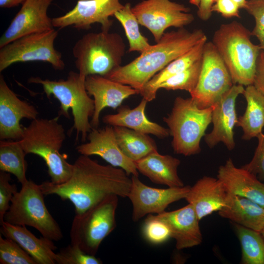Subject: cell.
I'll list each match as a JSON object with an SVG mask.
<instances>
[{"label": "cell", "mask_w": 264, "mask_h": 264, "mask_svg": "<svg viewBox=\"0 0 264 264\" xmlns=\"http://www.w3.org/2000/svg\"><path fill=\"white\" fill-rule=\"evenodd\" d=\"M212 107L200 108L191 97L176 98L171 112L163 118L173 137L175 153L188 156L200 153L201 139L212 122Z\"/></svg>", "instance_id": "7"}, {"label": "cell", "mask_w": 264, "mask_h": 264, "mask_svg": "<svg viewBox=\"0 0 264 264\" xmlns=\"http://www.w3.org/2000/svg\"><path fill=\"white\" fill-rule=\"evenodd\" d=\"M44 196L40 185L28 180L14 195L10 207L4 215V221L34 227L43 237L58 241L62 239L63 233L46 208Z\"/></svg>", "instance_id": "8"}, {"label": "cell", "mask_w": 264, "mask_h": 264, "mask_svg": "<svg viewBox=\"0 0 264 264\" xmlns=\"http://www.w3.org/2000/svg\"><path fill=\"white\" fill-rule=\"evenodd\" d=\"M260 233H261L263 238L264 239V227H263Z\"/></svg>", "instance_id": "45"}, {"label": "cell", "mask_w": 264, "mask_h": 264, "mask_svg": "<svg viewBox=\"0 0 264 264\" xmlns=\"http://www.w3.org/2000/svg\"><path fill=\"white\" fill-rule=\"evenodd\" d=\"M58 264H101L100 259L88 254L76 245L70 244L56 254Z\"/></svg>", "instance_id": "36"}, {"label": "cell", "mask_w": 264, "mask_h": 264, "mask_svg": "<svg viewBox=\"0 0 264 264\" xmlns=\"http://www.w3.org/2000/svg\"><path fill=\"white\" fill-rule=\"evenodd\" d=\"M26 154L19 140H0V170L14 175L22 185L28 181Z\"/></svg>", "instance_id": "30"}, {"label": "cell", "mask_w": 264, "mask_h": 264, "mask_svg": "<svg viewBox=\"0 0 264 264\" xmlns=\"http://www.w3.org/2000/svg\"><path fill=\"white\" fill-rule=\"evenodd\" d=\"M240 241L242 264H264V239L260 232L234 223Z\"/></svg>", "instance_id": "31"}, {"label": "cell", "mask_w": 264, "mask_h": 264, "mask_svg": "<svg viewBox=\"0 0 264 264\" xmlns=\"http://www.w3.org/2000/svg\"><path fill=\"white\" fill-rule=\"evenodd\" d=\"M202 66V57L182 72L168 79L159 86V89L184 90L189 93L198 84Z\"/></svg>", "instance_id": "33"}, {"label": "cell", "mask_w": 264, "mask_h": 264, "mask_svg": "<svg viewBox=\"0 0 264 264\" xmlns=\"http://www.w3.org/2000/svg\"><path fill=\"white\" fill-rule=\"evenodd\" d=\"M0 264H37L35 260L13 240L0 235Z\"/></svg>", "instance_id": "34"}, {"label": "cell", "mask_w": 264, "mask_h": 264, "mask_svg": "<svg viewBox=\"0 0 264 264\" xmlns=\"http://www.w3.org/2000/svg\"><path fill=\"white\" fill-rule=\"evenodd\" d=\"M118 197L107 196L84 212L76 214L70 231V243L95 256L102 242L116 227Z\"/></svg>", "instance_id": "9"}, {"label": "cell", "mask_w": 264, "mask_h": 264, "mask_svg": "<svg viewBox=\"0 0 264 264\" xmlns=\"http://www.w3.org/2000/svg\"><path fill=\"white\" fill-rule=\"evenodd\" d=\"M131 185L132 178L123 169L101 165L81 154L73 164L72 175L66 181L60 184L44 181L40 186L44 196L56 195L68 200L75 213L81 214L107 196L128 197Z\"/></svg>", "instance_id": "1"}, {"label": "cell", "mask_w": 264, "mask_h": 264, "mask_svg": "<svg viewBox=\"0 0 264 264\" xmlns=\"http://www.w3.org/2000/svg\"><path fill=\"white\" fill-rule=\"evenodd\" d=\"M124 5L120 0H78L69 11L52 18V24L60 28L72 25L78 30H88L91 24L98 23L102 31H109L113 23L110 17Z\"/></svg>", "instance_id": "13"}, {"label": "cell", "mask_w": 264, "mask_h": 264, "mask_svg": "<svg viewBox=\"0 0 264 264\" xmlns=\"http://www.w3.org/2000/svg\"><path fill=\"white\" fill-rule=\"evenodd\" d=\"M36 108L28 102L20 99L8 87L2 75L0 76V140L22 138L23 128L20 120L23 118L34 120L37 118Z\"/></svg>", "instance_id": "17"}, {"label": "cell", "mask_w": 264, "mask_h": 264, "mask_svg": "<svg viewBox=\"0 0 264 264\" xmlns=\"http://www.w3.org/2000/svg\"><path fill=\"white\" fill-rule=\"evenodd\" d=\"M132 185L128 198L132 205V220L137 221L146 215L160 214L171 203L185 198L190 187L159 189L148 186L132 176Z\"/></svg>", "instance_id": "14"}, {"label": "cell", "mask_w": 264, "mask_h": 264, "mask_svg": "<svg viewBox=\"0 0 264 264\" xmlns=\"http://www.w3.org/2000/svg\"><path fill=\"white\" fill-rule=\"evenodd\" d=\"M58 32L54 28L26 35L0 48V72L13 64L41 61L56 70H63L65 64L61 52L54 47Z\"/></svg>", "instance_id": "10"}, {"label": "cell", "mask_w": 264, "mask_h": 264, "mask_svg": "<svg viewBox=\"0 0 264 264\" xmlns=\"http://www.w3.org/2000/svg\"><path fill=\"white\" fill-rule=\"evenodd\" d=\"M218 214L234 223L260 232L264 227V207L243 197L227 193L225 205Z\"/></svg>", "instance_id": "26"}, {"label": "cell", "mask_w": 264, "mask_h": 264, "mask_svg": "<svg viewBox=\"0 0 264 264\" xmlns=\"http://www.w3.org/2000/svg\"><path fill=\"white\" fill-rule=\"evenodd\" d=\"M138 172L153 182L168 187H180L184 183L177 174L179 159L158 152L134 162Z\"/></svg>", "instance_id": "25"}, {"label": "cell", "mask_w": 264, "mask_h": 264, "mask_svg": "<svg viewBox=\"0 0 264 264\" xmlns=\"http://www.w3.org/2000/svg\"><path fill=\"white\" fill-rule=\"evenodd\" d=\"M230 74L216 47L206 42L202 55V66L197 87L190 94L201 109L213 106L233 85Z\"/></svg>", "instance_id": "11"}, {"label": "cell", "mask_w": 264, "mask_h": 264, "mask_svg": "<svg viewBox=\"0 0 264 264\" xmlns=\"http://www.w3.org/2000/svg\"><path fill=\"white\" fill-rule=\"evenodd\" d=\"M85 86L88 94L94 98V112L90 121L92 128H98L100 115L104 109H116L126 98L139 94L138 90L129 85L98 75L87 76Z\"/></svg>", "instance_id": "19"}, {"label": "cell", "mask_w": 264, "mask_h": 264, "mask_svg": "<svg viewBox=\"0 0 264 264\" xmlns=\"http://www.w3.org/2000/svg\"><path fill=\"white\" fill-rule=\"evenodd\" d=\"M156 216L168 226L177 250L196 246L202 242L199 220L191 204L172 211H164Z\"/></svg>", "instance_id": "20"}, {"label": "cell", "mask_w": 264, "mask_h": 264, "mask_svg": "<svg viewBox=\"0 0 264 264\" xmlns=\"http://www.w3.org/2000/svg\"><path fill=\"white\" fill-rule=\"evenodd\" d=\"M145 239L149 242L158 244L171 238V232L167 225L156 215H148L142 227Z\"/></svg>", "instance_id": "35"}, {"label": "cell", "mask_w": 264, "mask_h": 264, "mask_svg": "<svg viewBox=\"0 0 264 264\" xmlns=\"http://www.w3.org/2000/svg\"><path fill=\"white\" fill-rule=\"evenodd\" d=\"M240 7L233 0H215L212 12L220 14L225 18H240Z\"/></svg>", "instance_id": "40"}, {"label": "cell", "mask_w": 264, "mask_h": 264, "mask_svg": "<svg viewBox=\"0 0 264 264\" xmlns=\"http://www.w3.org/2000/svg\"><path fill=\"white\" fill-rule=\"evenodd\" d=\"M25 0H0V7L10 8L22 4Z\"/></svg>", "instance_id": "43"}, {"label": "cell", "mask_w": 264, "mask_h": 264, "mask_svg": "<svg viewBox=\"0 0 264 264\" xmlns=\"http://www.w3.org/2000/svg\"><path fill=\"white\" fill-rule=\"evenodd\" d=\"M0 234L16 242L35 260L37 264H56V246L53 241L42 236L36 237L25 226L15 225L4 221Z\"/></svg>", "instance_id": "23"}, {"label": "cell", "mask_w": 264, "mask_h": 264, "mask_svg": "<svg viewBox=\"0 0 264 264\" xmlns=\"http://www.w3.org/2000/svg\"><path fill=\"white\" fill-rule=\"evenodd\" d=\"M217 177L227 193L245 197L264 207V183L242 167H237L231 158L220 166Z\"/></svg>", "instance_id": "21"}, {"label": "cell", "mask_w": 264, "mask_h": 264, "mask_svg": "<svg viewBox=\"0 0 264 264\" xmlns=\"http://www.w3.org/2000/svg\"><path fill=\"white\" fill-rule=\"evenodd\" d=\"M245 9L255 21L251 34L257 38L261 49L264 50V0H249Z\"/></svg>", "instance_id": "37"}, {"label": "cell", "mask_w": 264, "mask_h": 264, "mask_svg": "<svg viewBox=\"0 0 264 264\" xmlns=\"http://www.w3.org/2000/svg\"><path fill=\"white\" fill-rule=\"evenodd\" d=\"M247 106L243 114L238 118L236 126L243 131L245 140L257 137L264 127V95L253 85L246 86L242 94Z\"/></svg>", "instance_id": "28"}, {"label": "cell", "mask_w": 264, "mask_h": 264, "mask_svg": "<svg viewBox=\"0 0 264 264\" xmlns=\"http://www.w3.org/2000/svg\"><path fill=\"white\" fill-rule=\"evenodd\" d=\"M54 0H25L0 39V48L22 36L54 28L47 10Z\"/></svg>", "instance_id": "16"}, {"label": "cell", "mask_w": 264, "mask_h": 264, "mask_svg": "<svg viewBox=\"0 0 264 264\" xmlns=\"http://www.w3.org/2000/svg\"><path fill=\"white\" fill-rule=\"evenodd\" d=\"M125 44L117 33L102 31L84 35L75 44L72 54L79 72L87 77H106L122 66Z\"/></svg>", "instance_id": "6"}, {"label": "cell", "mask_w": 264, "mask_h": 264, "mask_svg": "<svg viewBox=\"0 0 264 264\" xmlns=\"http://www.w3.org/2000/svg\"><path fill=\"white\" fill-rule=\"evenodd\" d=\"M251 32L242 23L233 21L221 24L212 43L225 64L234 84L253 85L260 46L251 41Z\"/></svg>", "instance_id": "4"}, {"label": "cell", "mask_w": 264, "mask_h": 264, "mask_svg": "<svg viewBox=\"0 0 264 264\" xmlns=\"http://www.w3.org/2000/svg\"><path fill=\"white\" fill-rule=\"evenodd\" d=\"M257 138L258 143L254 156L250 162L242 167L264 182V133H260Z\"/></svg>", "instance_id": "39"}, {"label": "cell", "mask_w": 264, "mask_h": 264, "mask_svg": "<svg viewBox=\"0 0 264 264\" xmlns=\"http://www.w3.org/2000/svg\"><path fill=\"white\" fill-rule=\"evenodd\" d=\"M243 86L233 84L211 107L212 122L211 132L205 134L204 141L212 148L220 142L223 143L230 151L235 148L234 129L238 122L236 102L239 95L243 94Z\"/></svg>", "instance_id": "15"}, {"label": "cell", "mask_w": 264, "mask_h": 264, "mask_svg": "<svg viewBox=\"0 0 264 264\" xmlns=\"http://www.w3.org/2000/svg\"><path fill=\"white\" fill-rule=\"evenodd\" d=\"M113 127L119 148L133 162L158 152L155 141L148 134L124 127Z\"/></svg>", "instance_id": "29"}, {"label": "cell", "mask_w": 264, "mask_h": 264, "mask_svg": "<svg viewBox=\"0 0 264 264\" xmlns=\"http://www.w3.org/2000/svg\"><path fill=\"white\" fill-rule=\"evenodd\" d=\"M207 37L185 53L177 58L156 73L145 85L139 94L150 102L156 98L159 86L171 77L185 70L201 58Z\"/></svg>", "instance_id": "27"}, {"label": "cell", "mask_w": 264, "mask_h": 264, "mask_svg": "<svg viewBox=\"0 0 264 264\" xmlns=\"http://www.w3.org/2000/svg\"><path fill=\"white\" fill-rule=\"evenodd\" d=\"M86 77L79 72L71 71L66 79L50 80L39 77H31L29 83L42 86L47 98L52 95L60 103L58 116L69 118L68 111L71 109L73 117V125L71 132L75 130L77 139L79 135L85 141L92 127L89 121L94 112V100L89 97L85 86Z\"/></svg>", "instance_id": "5"}, {"label": "cell", "mask_w": 264, "mask_h": 264, "mask_svg": "<svg viewBox=\"0 0 264 264\" xmlns=\"http://www.w3.org/2000/svg\"><path fill=\"white\" fill-rule=\"evenodd\" d=\"M205 37V33L200 29L190 31L182 27L165 32L155 44L151 45L130 63L115 69L106 77L129 85L139 94L156 73Z\"/></svg>", "instance_id": "2"}, {"label": "cell", "mask_w": 264, "mask_h": 264, "mask_svg": "<svg viewBox=\"0 0 264 264\" xmlns=\"http://www.w3.org/2000/svg\"><path fill=\"white\" fill-rule=\"evenodd\" d=\"M227 193L219 178L204 176L190 187L185 199L194 208L199 220L225 205Z\"/></svg>", "instance_id": "22"}, {"label": "cell", "mask_w": 264, "mask_h": 264, "mask_svg": "<svg viewBox=\"0 0 264 264\" xmlns=\"http://www.w3.org/2000/svg\"><path fill=\"white\" fill-rule=\"evenodd\" d=\"M59 118L32 120L23 128V135L19 140L26 154H33L44 159L50 181L56 184L66 181L73 170V164L67 161L66 155L61 153L66 134Z\"/></svg>", "instance_id": "3"}, {"label": "cell", "mask_w": 264, "mask_h": 264, "mask_svg": "<svg viewBox=\"0 0 264 264\" xmlns=\"http://www.w3.org/2000/svg\"><path fill=\"white\" fill-rule=\"evenodd\" d=\"M114 16L125 30L129 44V52L137 51L141 53L151 46L148 39L140 31V24L132 11L130 3H126Z\"/></svg>", "instance_id": "32"}, {"label": "cell", "mask_w": 264, "mask_h": 264, "mask_svg": "<svg viewBox=\"0 0 264 264\" xmlns=\"http://www.w3.org/2000/svg\"><path fill=\"white\" fill-rule=\"evenodd\" d=\"M239 6L240 8L245 9L246 6L247 0H233Z\"/></svg>", "instance_id": "44"}, {"label": "cell", "mask_w": 264, "mask_h": 264, "mask_svg": "<svg viewBox=\"0 0 264 264\" xmlns=\"http://www.w3.org/2000/svg\"><path fill=\"white\" fill-rule=\"evenodd\" d=\"M215 0H189V2L197 7V15L203 21L208 20L212 16V7Z\"/></svg>", "instance_id": "41"}, {"label": "cell", "mask_w": 264, "mask_h": 264, "mask_svg": "<svg viewBox=\"0 0 264 264\" xmlns=\"http://www.w3.org/2000/svg\"><path fill=\"white\" fill-rule=\"evenodd\" d=\"M148 102L143 98L133 109L122 106L118 108L116 114L105 115L103 121L108 125L126 127L161 139L168 137L170 135L169 129L150 121L146 116L145 110Z\"/></svg>", "instance_id": "24"}, {"label": "cell", "mask_w": 264, "mask_h": 264, "mask_svg": "<svg viewBox=\"0 0 264 264\" xmlns=\"http://www.w3.org/2000/svg\"><path fill=\"white\" fill-rule=\"evenodd\" d=\"M253 85L264 95V50H261L258 59Z\"/></svg>", "instance_id": "42"}, {"label": "cell", "mask_w": 264, "mask_h": 264, "mask_svg": "<svg viewBox=\"0 0 264 264\" xmlns=\"http://www.w3.org/2000/svg\"><path fill=\"white\" fill-rule=\"evenodd\" d=\"M87 138L88 142L76 147L78 153L87 156L98 155L110 165L123 169L128 175L138 176L134 162L127 157L119 148L113 126L92 128Z\"/></svg>", "instance_id": "18"}, {"label": "cell", "mask_w": 264, "mask_h": 264, "mask_svg": "<svg viewBox=\"0 0 264 264\" xmlns=\"http://www.w3.org/2000/svg\"><path fill=\"white\" fill-rule=\"evenodd\" d=\"M140 25L147 28L157 42L171 27L182 28L194 20L190 8L170 0H143L132 7Z\"/></svg>", "instance_id": "12"}, {"label": "cell", "mask_w": 264, "mask_h": 264, "mask_svg": "<svg viewBox=\"0 0 264 264\" xmlns=\"http://www.w3.org/2000/svg\"><path fill=\"white\" fill-rule=\"evenodd\" d=\"M10 173L0 171V224L4 221V216L10 207L11 199L17 192V187L11 184Z\"/></svg>", "instance_id": "38"}]
</instances>
